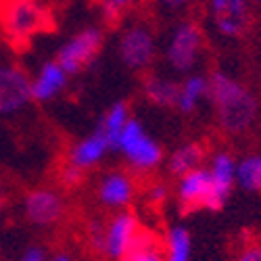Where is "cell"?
Listing matches in <instances>:
<instances>
[{"label":"cell","mask_w":261,"mask_h":261,"mask_svg":"<svg viewBox=\"0 0 261 261\" xmlns=\"http://www.w3.org/2000/svg\"><path fill=\"white\" fill-rule=\"evenodd\" d=\"M165 261H190L192 259V236L184 226H171L163 238Z\"/></svg>","instance_id":"ffe728a7"},{"label":"cell","mask_w":261,"mask_h":261,"mask_svg":"<svg viewBox=\"0 0 261 261\" xmlns=\"http://www.w3.org/2000/svg\"><path fill=\"white\" fill-rule=\"evenodd\" d=\"M67 203L57 188H32L23 197V215L36 228H53L63 222Z\"/></svg>","instance_id":"52a82bcc"},{"label":"cell","mask_w":261,"mask_h":261,"mask_svg":"<svg viewBox=\"0 0 261 261\" xmlns=\"http://www.w3.org/2000/svg\"><path fill=\"white\" fill-rule=\"evenodd\" d=\"M129 117H132V111H129V105L125 100H117L115 105H111L109 107V111L100 117L96 127L107 136L111 150H117L119 134H121V129H123V125L127 123Z\"/></svg>","instance_id":"d6986e66"},{"label":"cell","mask_w":261,"mask_h":261,"mask_svg":"<svg viewBox=\"0 0 261 261\" xmlns=\"http://www.w3.org/2000/svg\"><path fill=\"white\" fill-rule=\"evenodd\" d=\"M105 44V32L100 28H84L73 34L69 40H65L57 50V61L69 75L82 73L86 67L96 61Z\"/></svg>","instance_id":"5b68a950"},{"label":"cell","mask_w":261,"mask_h":261,"mask_svg":"<svg viewBox=\"0 0 261 261\" xmlns=\"http://www.w3.org/2000/svg\"><path fill=\"white\" fill-rule=\"evenodd\" d=\"M3 209H5V201H3V197H0V215H3Z\"/></svg>","instance_id":"4dcf8cb0"},{"label":"cell","mask_w":261,"mask_h":261,"mask_svg":"<svg viewBox=\"0 0 261 261\" xmlns=\"http://www.w3.org/2000/svg\"><path fill=\"white\" fill-rule=\"evenodd\" d=\"M125 163L132 167L136 173H148L159 167V163L163 161V148L161 144L148 136V132L144 129V125L140 123V119H136L134 115L127 119V123L123 125L119 140H117V150Z\"/></svg>","instance_id":"3957f363"},{"label":"cell","mask_w":261,"mask_h":261,"mask_svg":"<svg viewBox=\"0 0 261 261\" xmlns=\"http://www.w3.org/2000/svg\"><path fill=\"white\" fill-rule=\"evenodd\" d=\"M192 3V0H157V5H161L165 11H184L188 5Z\"/></svg>","instance_id":"f1b7e54d"},{"label":"cell","mask_w":261,"mask_h":261,"mask_svg":"<svg viewBox=\"0 0 261 261\" xmlns=\"http://www.w3.org/2000/svg\"><path fill=\"white\" fill-rule=\"evenodd\" d=\"M0 257H3V241H0Z\"/></svg>","instance_id":"d6a6232c"},{"label":"cell","mask_w":261,"mask_h":261,"mask_svg":"<svg viewBox=\"0 0 261 261\" xmlns=\"http://www.w3.org/2000/svg\"><path fill=\"white\" fill-rule=\"evenodd\" d=\"M167 197H169V188H167V184H163V182L150 184V188H148V203L161 205V203L167 201Z\"/></svg>","instance_id":"484cf974"},{"label":"cell","mask_w":261,"mask_h":261,"mask_svg":"<svg viewBox=\"0 0 261 261\" xmlns=\"http://www.w3.org/2000/svg\"><path fill=\"white\" fill-rule=\"evenodd\" d=\"M67 82H69V73L61 67L57 59L44 61L40 71L36 73V77L32 80V100L48 102L57 98L65 90Z\"/></svg>","instance_id":"5bb4252c"},{"label":"cell","mask_w":261,"mask_h":261,"mask_svg":"<svg viewBox=\"0 0 261 261\" xmlns=\"http://www.w3.org/2000/svg\"><path fill=\"white\" fill-rule=\"evenodd\" d=\"M50 261H75V259H73L69 253H63V251H61V253H55V255L50 257Z\"/></svg>","instance_id":"f546056e"},{"label":"cell","mask_w":261,"mask_h":261,"mask_svg":"<svg viewBox=\"0 0 261 261\" xmlns=\"http://www.w3.org/2000/svg\"><path fill=\"white\" fill-rule=\"evenodd\" d=\"M205 163V146L201 142H184L176 150H171L167 159V167L176 178L184 176V173L199 169Z\"/></svg>","instance_id":"ac0fdd59"},{"label":"cell","mask_w":261,"mask_h":261,"mask_svg":"<svg viewBox=\"0 0 261 261\" xmlns=\"http://www.w3.org/2000/svg\"><path fill=\"white\" fill-rule=\"evenodd\" d=\"M86 241H88L90 249L94 253H102V245H105V222L100 220H90L86 226Z\"/></svg>","instance_id":"cb8c5ba5"},{"label":"cell","mask_w":261,"mask_h":261,"mask_svg":"<svg viewBox=\"0 0 261 261\" xmlns=\"http://www.w3.org/2000/svg\"><path fill=\"white\" fill-rule=\"evenodd\" d=\"M251 0H207V15L222 38H241L251 21Z\"/></svg>","instance_id":"9c48e42d"},{"label":"cell","mask_w":261,"mask_h":261,"mask_svg":"<svg viewBox=\"0 0 261 261\" xmlns=\"http://www.w3.org/2000/svg\"><path fill=\"white\" fill-rule=\"evenodd\" d=\"M55 28V17L42 0H0V34L15 48H23Z\"/></svg>","instance_id":"7a4b0ae2"},{"label":"cell","mask_w":261,"mask_h":261,"mask_svg":"<svg viewBox=\"0 0 261 261\" xmlns=\"http://www.w3.org/2000/svg\"><path fill=\"white\" fill-rule=\"evenodd\" d=\"M119 59L127 69L146 71L157 59V38L146 23H129L119 36Z\"/></svg>","instance_id":"8992f818"},{"label":"cell","mask_w":261,"mask_h":261,"mask_svg":"<svg viewBox=\"0 0 261 261\" xmlns=\"http://www.w3.org/2000/svg\"><path fill=\"white\" fill-rule=\"evenodd\" d=\"M251 5H261V0H251Z\"/></svg>","instance_id":"1f68e13d"},{"label":"cell","mask_w":261,"mask_h":261,"mask_svg":"<svg viewBox=\"0 0 261 261\" xmlns=\"http://www.w3.org/2000/svg\"><path fill=\"white\" fill-rule=\"evenodd\" d=\"M207 171L213 184V205L211 211H220L232 194V188L236 184V159L228 150H217L211 155Z\"/></svg>","instance_id":"4fadbf2b"},{"label":"cell","mask_w":261,"mask_h":261,"mask_svg":"<svg viewBox=\"0 0 261 261\" xmlns=\"http://www.w3.org/2000/svg\"><path fill=\"white\" fill-rule=\"evenodd\" d=\"M142 92L150 105L161 107V109H176L180 82L159 75V73H150L142 82Z\"/></svg>","instance_id":"2e32d148"},{"label":"cell","mask_w":261,"mask_h":261,"mask_svg":"<svg viewBox=\"0 0 261 261\" xmlns=\"http://www.w3.org/2000/svg\"><path fill=\"white\" fill-rule=\"evenodd\" d=\"M19 261H48V257H46V251L42 249V247H38V245H30L23 253H21Z\"/></svg>","instance_id":"83f0119b"},{"label":"cell","mask_w":261,"mask_h":261,"mask_svg":"<svg viewBox=\"0 0 261 261\" xmlns=\"http://www.w3.org/2000/svg\"><path fill=\"white\" fill-rule=\"evenodd\" d=\"M84 180H86V171L71 163H67L61 169V184L65 188H77L84 184Z\"/></svg>","instance_id":"d4e9b609"},{"label":"cell","mask_w":261,"mask_h":261,"mask_svg":"<svg viewBox=\"0 0 261 261\" xmlns=\"http://www.w3.org/2000/svg\"><path fill=\"white\" fill-rule=\"evenodd\" d=\"M209 92V77L203 73H188L180 82V92L176 109L184 115H190L197 111V107L207 98Z\"/></svg>","instance_id":"e0dca14e"},{"label":"cell","mask_w":261,"mask_h":261,"mask_svg":"<svg viewBox=\"0 0 261 261\" xmlns=\"http://www.w3.org/2000/svg\"><path fill=\"white\" fill-rule=\"evenodd\" d=\"M176 199L182 213H192L199 209L211 211L213 205V184L207 167L192 169L178 178L176 184Z\"/></svg>","instance_id":"8fae6325"},{"label":"cell","mask_w":261,"mask_h":261,"mask_svg":"<svg viewBox=\"0 0 261 261\" xmlns=\"http://www.w3.org/2000/svg\"><path fill=\"white\" fill-rule=\"evenodd\" d=\"M32 102V77L17 65H0V115H15Z\"/></svg>","instance_id":"30bf717a"},{"label":"cell","mask_w":261,"mask_h":261,"mask_svg":"<svg viewBox=\"0 0 261 261\" xmlns=\"http://www.w3.org/2000/svg\"><path fill=\"white\" fill-rule=\"evenodd\" d=\"M203 46H205V38L201 25L192 19H184L169 34V40L163 50L165 63L171 67V71L188 75L199 65Z\"/></svg>","instance_id":"277c9868"},{"label":"cell","mask_w":261,"mask_h":261,"mask_svg":"<svg viewBox=\"0 0 261 261\" xmlns=\"http://www.w3.org/2000/svg\"><path fill=\"white\" fill-rule=\"evenodd\" d=\"M121 261H165L163 257V243L157 238L155 232L140 228L132 249Z\"/></svg>","instance_id":"44dd1931"},{"label":"cell","mask_w":261,"mask_h":261,"mask_svg":"<svg viewBox=\"0 0 261 261\" xmlns=\"http://www.w3.org/2000/svg\"><path fill=\"white\" fill-rule=\"evenodd\" d=\"M111 153V146H109L107 136L96 127L92 134H88L86 138L77 140L75 144H71L69 153H67V163L80 167V169H92L98 163H102V159Z\"/></svg>","instance_id":"9a60e30c"},{"label":"cell","mask_w":261,"mask_h":261,"mask_svg":"<svg viewBox=\"0 0 261 261\" xmlns=\"http://www.w3.org/2000/svg\"><path fill=\"white\" fill-rule=\"evenodd\" d=\"M136 182L127 171H107L96 184V201L111 211L127 209V205L134 201Z\"/></svg>","instance_id":"7c38bea8"},{"label":"cell","mask_w":261,"mask_h":261,"mask_svg":"<svg viewBox=\"0 0 261 261\" xmlns=\"http://www.w3.org/2000/svg\"><path fill=\"white\" fill-rule=\"evenodd\" d=\"M207 100H211L217 125L226 134L249 132L259 113L255 94L226 71H213L209 75Z\"/></svg>","instance_id":"6da1fadb"},{"label":"cell","mask_w":261,"mask_h":261,"mask_svg":"<svg viewBox=\"0 0 261 261\" xmlns=\"http://www.w3.org/2000/svg\"><path fill=\"white\" fill-rule=\"evenodd\" d=\"M132 0H100V15L107 25H117L125 9H129Z\"/></svg>","instance_id":"603a6c76"},{"label":"cell","mask_w":261,"mask_h":261,"mask_svg":"<svg viewBox=\"0 0 261 261\" xmlns=\"http://www.w3.org/2000/svg\"><path fill=\"white\" fill-rule=\"evenodd\" d=\"M236 261H261V243H249L236 255Z\"/></svg>","instance_id":"4316f807"},{"label":"cell","mask_w":261,"mask_h":261,"mask_svg":"<svg viewBox=\"0 0 261 261\" xmlns=\"http://www.w3.org/2000/svg\"><path fill=\"white\" fill-rule=\"evenodd\" d=\"M236 184L247 192H261V153L236 161Z\"/></svg>","instance_id":"7402d4cb"},{"label":"cell","mask_w":261,"mask_h":261,"mask_svg":"<svg viewBox=\"0 0 261 261\" xmlns=\"http://www.w3.org/2000/svg\"><path fill=\"white\" fill-rule=\"evenodd\" d=\"M140 220L134 211L121 209L115 211L109 222H105V245L102 255L111 261H121L132 249L136 236L140 232Z\"/></svg>","instance_id":"ba28073f"}]
</instances>
